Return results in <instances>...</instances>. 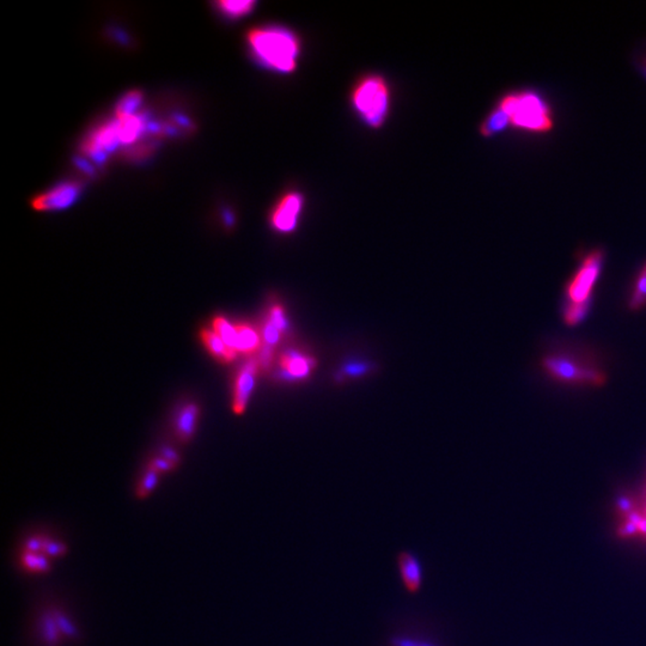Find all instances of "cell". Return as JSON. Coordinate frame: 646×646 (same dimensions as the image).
Masks as SVG:
<instances>
[{
  "instance_id": "cell-17",
  "label": "cell",
  "mask_w": 646,
  "mask_h": 646,
  "mask_svg": "<svg viewBox=\"0 0 646 646\" xmlns=\"http://www.w3.org/2000/svg\"><path fill=\"white\" fill-rule=\"evenodd\" d=\"M39 630H40L41 639L45 646L60 645L62 635H61L55 619L53 617L51 607L41 612L40 617H39Z\"/></svg>"
},
{
  "instance_id": "cell-6",
  "label": "cell",
  "mask_w": 646,
  "mask_h": 646,
  "mask_svg": "<svg viewBox=\"0 0 646 646\" xmlns=\"http://www.w3.org/2000/svg\"><path fill=\"white\" fill-rule=\"evenodd\" d=\"M602 261L603 254L601 251L590 253L583 261L581 270L569 286V298L572 299V303H581L590 298L591 289L601 272Z\"/></svg>"
},
{
  "instance_id": "cell-3",
  "label": "cell",
  "mask_w": 646,
  "mask_h": 646,
  "mask_svg": "<svg viewBox=\"0 0 646 646\" xmlns=\"http://www.w3.org/2000/svg\"><path fill=\"white\" fill-rule=\"evenodd\" d=\"M351 101L355 113L367 125L374 128L381 127L390 110L389 85L381 76H365L352 90Z\"/></svg>"
},
{
  "instance_id": "cell-26",
  "label": "cell",
  "mask_w": 646,
  "mask_h": 646,
  "mask_svg": "<svg viewBox=\"0 0 646 646\" xmlns=\"http://www.w3.org/2000/svg\"><path fill=\"white\" fill-rule=\"evenodd\" d=\"M268 319H271L272 322L275 323V326L283 333L287 331L289 323H287L286 316H285V312H284L282 305H279V304L273 305L271 308V310H270Z\"/></svg>"
},
{
  "instance_id": "cell-5",
  "label": "cell",
  "mask_w": 646,
  "mask_h": 646,
  "mask_svg": "<svg viewBox=\"0 0 646 646\" xmlns=\"http://www.w3.org/2000/svg\"><path fill=\"white\" fill-rule=\"evenodd\" d=\"M83 190V185L78 181L61 182L45 193L39 194L32 200V207L40 212L61 211L72 206L77 202Z\"/></svg>"
},
{
  "instance_id": "cell-15",
  "label": "cell",
  "mask_w": 646,
  "mask_h": 646,
  "mask_svg": "<svg viewBox=\"0 0 646 646\" xmlns=\"http://www.w3.org/2000/svg\"><path fill=\"white\" fill-rule=\"evenodd\" d=\"M237 329V353L251 355L260 352L263 346V336L258 329L246 323L236 324Z\"/></svg>"
},
{
  "instance_id": "cell-2",
  "label": "cell",
  "mask_w": 646,
  "mask_h": 646,
  "mask_svg": "<svg viewBox=\"0 0 646 646\" xmlns=\"http://www.w3.org/2000/svg\"><path fill=\"white\" fill-rule=\"evenodd\" d=\"M508 114L510 125L530 133H547L553 128V114L548 103L534 91L505 95L498 105Z\"/></svg>"
},
{
  "instance_id": "cell-18",
  "label": "cell",
  "mask_w": 646,
  "mask_h": 646,
  "mask_svg": "<svg viewBox=\"0 0 646 646\" xmlns=\"http://www.w3.org/2000/svg\"><path fill=\"white\" fill-rule=\"evenodd\" d=\"M216 6L219 11L231 20L242 18L253 13L256 1L254 0H222L217 1Z\"/></svg>"
},
{
  "instance_id": "cell-9",
  "label": "cell",
  "mask_w": 646,
  "mask_h": 646,
  "mask_svg": "<svg viewBox=\"0 0 646 646\" xmlns=\"http://www.w3.org/2000/svg\"><path fill=\"white\" fill-rule=\"evenodd\" d=\"M543 367L557 378L566 382H588L591 384L605 383V376L594 369L579 368L578 365L558 357H547Z\"/></svg>"
},
{
  "instance_id": "cell-32",
  "label": "cell",
  "mask_w": 646,
  "mask_h": 646,
  "mask_svg": "<svg viewBox=\"0 0 646 646\" xmlns=\"http://www.w3.org/2000/svg\"><path fill=\"white\" fill-rule=\"evenodd\" d=\"M76 163H77L78 168H79V169L83 170V171H85V173H88V174H91V175L95 174V169H93V166H91L90 163H88V162L84 161V159H81V158H77V161H76Z\"/></svg>"
},
{
  "instance_id": "cell-34",
  "label": "cell",
  "mask_w": 646,
  "mask_h": 646,
  "mask_svg": "<svg viewBox=\"0 0 646 646\" xmlns=\"http://www.w3.org/2000/svg\"><path fill=\"white\" fill-rule=\"evenodd\" d=\"M645 518H646V517H645Z\"/></svg>"
},
{
  "instance_id": "cell-4",
  "label": "cell",
  "mask_w": 646,
  "mask_h": 646,
  "mask_svg": "<svg viewBox=\"0 0 646 646\" xmlns=\"http://www.w3.org/2000/svg\"><path fill=\"white\" fill-rule=\"evenodd\" d=\"M396 574L404 591L416 596L423 591L425 583V566L421 558L413 551H400L395 557Z\"/></svg>"
},
{
  "instance_id": "cell-7",
  "label": "cell",
  "mask_w": 646,
  "mask_h": 646,
  "mask_svg": "<svg viewBox=\"0 0 646 646\" xmlns=\"http://www.w3.org/2000/svg\"><path fill=\"white\" fill-rule=\"evenodd\" d=\"M120 143L119 138V126L117 120L110 121L95 129L89 137L85 139L81 150L85 154L93 157L97 164H103L107 159V154L117 149Z\"/></svg>"
},
{
  "instance_id": "cell-14",
  "label": "cell",
  "mask_w": 646,
  "mask_h": 646,
  "mask_svg": "<svg viewBox=\"0 0 646 646\" xmlns=\"http://www.w3.org/2000/svg\"><path fill=\"white\" fill-rule=\"evenodd\" d=\"M198 404H187L180 409L176 423H175V433L181 442H187L193 437L195 433V426L199 418Z\"/></svg>"
},
{
  "instance_id": "cell-20",
  "label": "cell",
  "mask_w": 646,
  "mask_h": 646,
  "mask_svg": "<svg viewBox=\"0 0 646 646\" xmlns=\"http://www.w3.org/2000/svg\"><path fill=\"white\" fill-rule=\"evenodd\" d=\"M143 93L138 90H132L125 93L124 96L119 100L115 107V115L117 119H124V117H131L137 114V110L143 102Z\"/></svg>"
},
{
  "instance_id": "cell-16",
  "label": "cell",
  "mask_w": 646,
  "mask_h": 646,
  "mask_svg": "<svg viewBox=\"0 0 646 646\" xmlns=\"http://www.w3.org/2000/svg\"><path fill=\"white\" fill-rule=\"evenodd\" d=\"M200 338L205 348L209 350L211 355H213L216 360L224 362V363H230L237 357V353L231 351L230 348L226 346L224 341L219 338L218 334L213 329H202L200 331Z\"/></svg>"
},
{
  "instance_id": "cell-21",
  "label": "cell",
  "mask_w": 646,
  "mask_h": 646,
  "mask_svg": "<svg viewBox=\"0 0 646 646\" xmlns=\"http://www.w3.org/2000/svg\"><path fill=\"white\" fill-rule=\"evenodd\" d=\"M510 125V119L508 114L504 110L497 107L496 110L489 113V117L482 122L481 126V133L484 136H492V134L501 132L503 129L506 128Z\"/></svg>"
},
{
  "instance_id": "cell-19",
  "label": "cell",
  "mask_w": 646,
  "mask_h": 646,
  "mask_svg": "<svg viewBox=\"0 0 646 646\" xmlns=\"http://www.w3.org/2000/svg\"><path fill=\"white\" fill-rule=\"evenodd\" d=\"M212 329L218 334L219 338L224 341L228 348H230L231 351L237 353V329H236V324L229 322L223 316H217L212 321Z\"/></svg>"
},
{
  "instance_id": "cell-25",
  "label": "cell",
  "mask_w": 646,
  "mask_h": 646,
  "mask_svg": "<svg viewBox=\"0 0 646 646\" xmlns=\"http://www.w3.org/2000/svg\"><path fill=\"white\" fill-rule=\"evenodd\" d=\"M646 304V265L642 268V275L639 277L637 287L634 291L633 298L631 301L632 309H640Z\"/></svg>"
},
{
  "instance_id": "cell-8",
  "label": "cell",
  "mask_w": 646,
  "mask_h": 646,
  "mask_svg": "<svg viewBox=\"0 0 646 646\" xmlns=\"http://www.w3.org/2000/svg\"><path fill=\"white\" fill-rule=\"evenodd\" d=\"M303 206L304 199L302 194L297 192L285 194L272 211L270 217L272 228L282 234H289L296 230Z\"/></svg>"
},
{
  "instance_id": "cell-29",
  "label": "cell",
  "mask_w": 646,
  "mask_h": 646,
  "mask_svg": "<svg viewBox=\"0 0 646 646\" xmlns=\"http://www.w3.org/2000/svg\"><path fill=\"white\" fill-rule=\"evenodd\" d=\"M39 554L30 553V552H23L20 557V562L25 569H28L30 572H39Z\"/></svg>"
},
{
  "instance_id": "cell-11",
  "label": "cell",
  "mask_w": 646,
  "mask_h": 646,
  "mask_svg": "<svg viewBox=\"0 0 646 646\" xmlns=\"http://www.w3.org/2000/svg\"><path fill=\"white\" fill-rule=\"evenodd\" d=\"M384 646H448L442 639L425 628L400 627L388 634Z\"/></svg>"
},
{
  "instance_id": "cell-23",
  "label": "cell",
  "mask_w": 646,
  "mask_h": 646,
  "mask_svg": "<svg viewBox=\"0 0 646 646\" xmlns=\"http://www.w3.org/2000/svg\"><path fill=\"white\" fill-rule=\"evenodd\" d=\"M589 307L590 298L586 302L571 304L565 312L566 323L572 326V324H577L578 322H581V319H584Z\"/></svg>"
},
{
  "instance_id": "cell-28",
  "label": "cell",
  "mask_w": 646,
  "mask_h": 646,
  "mask_svg": "<svg viewBox=\"0 0 646 646\" xmlns=\"http://www.w3.org/2000/svg\"><path fill=\"white\" fill-rule=\"evenodd\" d=\"M149 469H152L154 472H157L158 474L161 473L170 472V470H174L176 468V466L174 463H171L169 461L163 459V457H156L154 460L151 461L149 463Z\"/></svg>"
},
{
  "instance_id": "cell-10",
  "label": "cell",
  "mask_w": 646,
  "mask_h": 646,
  "mask_svg": "<svg viewBox=\"0 0 646 646\" xmlns=\"http://www.w3.org/2000/svg\"><path fill=\"white\" fill-rule=\"evenodd\" d=\"M258 368H260L258 360L251 358L237 374V377L235 381L234 399H232V409L236 414H242L246 411V404L249 402L251 393L254 389Z\"/></svg>"
},
{
  "instance_id": "cell-30",
  "label": "cell",
  "mask_w": 646,
  "mask_h": 646,
  "mask_svg": "<svg viewBox=\"0 0 646 646\" xmlns=\"http://www.w3.org/2000/svg\"><path fill=\"white\" fill-rule=\"evenodd\" d=\"M46 537L34 536L28 539L25 543V552L30 553H42L44 547H45Z\"/></svg>"
},
{
  "instance_id": "cell-1",
  "label": "cell",
  "mask_w": 646,
  "mask_h": 646,
  "mask_svg": "<svg viewBox=\"0 0 646 646\" xmlns=\"http://www.w3.org/2000/svg\"><path fill=\"white\" fill-rule=\"evenodd\" d=\"M251 52L260 64L279 73L297 69L301 42L295 32L278 25L251 29L246 35Z\"/></svg>"
},
{
  "instance_id": "cell-24",
  "label": "cell",
  "mask_w": 646,
  "mask_h": 646,
  "mask_svg": "<svg viewBox=\"0 0 646 646\" xmlns=\"http://www.w3.org/2000/svg\"><path fill=\"white\" fill-rule=\"evenodd\" d=\"M158 477H159V474H158L157 472H154L152 469L147 468L145 475H144L143 480L140 481V484L138 486L137 497L140 498V499L147 497L150 493L152 492V489L156 487V485H157L158 482Z\"/></svg>"
},
{
  "instance_id": "cell-22",
  "label": "cell",
  "mask_w": 646,
  "mask_h": 646,
  "mask_svg": "<svg viewBox=\"0 0 646 646\" xmlns=\"http://www.w3.org/2000/svg\"><path fill=\"white\" fill-rule=\"evenodd\" d=\"M53 617L57 621L58 627L60 630L62 638L71 639V640H79V631L74 624L71 621V619L65 614L64 610L60 609L59 607H51Z\"/></svg>"
},
{
  "instance_id": "cell-13",
  "label": "cell",
  "mask_w": 646,
  "mask_h": 646,
  "mask_svg": "<svg viewBox=\"0 0 646 646\" xmlns=\"http://www.w3.org/2000/svg\"><path fill=\"white\" fill-rule=\"evenodd\" d=\"M119 126V138L121 144H133L138 138L144 134L149 124L143 114H134L124 119H117Z\"/></svg>"
},
{
  "instance_id": "cell-33",
  "label": "cell",
  "mask_w": 646,
  "mask_h": 646,
  "mask_svg": "<svg viewBox=\"0 0 646 646\" xmlns=\"http://www.w3.org/2000/svg\"><path fill=\"white\" fill-rule=\"evenodd\" d=\"M619 508H620L622 511H630L631 508H632V503H631V501H628L627 498H621L620 501H619Z\"/></svg>"
},
{
  "instance_id": "cell-27",
  "label": "cell",
  "mask_w": 646,
  "mask_h": 646,
  "mask_svg": "<svg viewBox=\"0 0 646 646\" xmlns=\"http://www.w3.org/2000/svg\"><path fill=\"white\" fill-rule=\"evenodd\" d=\"M42 553L46 554L48 558L64 557L65 554L67 553V547L62 542L52 541L47 539Z\"/></svg>"
},
{
  "instance_id": "cell-31",
  "label": "cell",
  "mask_w": 646,
  "mask_h": 646,
  "mask_svg": "<svg viewBox=\"0 0 646 646\" xmlns=\"http://www.w3.org/2000/svg\"><path fill=\"white\" fill-rule=\"evenodd\" d=\"M161 457L166 459V460L169 461L171 463H174L176 467H178V466L180 465V462H181V457L178 455V452L173 448H169V447L162 448Z\"/></svg>"
},
{
  "instance_id": "cell-12",
  "label": "cell",
  "mask_w": 646,
  "mask_h": 646,
  "mask_svg": "<svg viewBox=\"0 0 646 646\" xmlns=\"http://www.w3.org/2000/svg\"><path fill=\"white\" fill-rule=\"evenodd\" d=\"M280 365L283 375L289 380H301L310 374L315 367V360L299 352L289 351L282 357Z\"/></svg>"
}]
</instances>
